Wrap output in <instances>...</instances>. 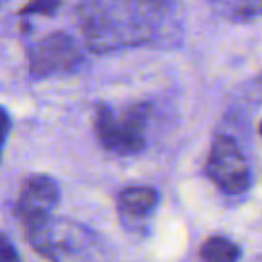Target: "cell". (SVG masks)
<instances>
[{
  "instance_id": "5b68a950",
  "label": "cell",
  "mask_w": 262,
  "mask_h": 262,
  "mask_svg": "<svg viewBox=\"0 0 262 262\" xmlns=\"http://www.w3.org/2000/svg\"><path fill=\"white\" fill-rule=\"evenodd\" d=\"M84 61V53L76 39L63 31H53L29 49V70L35 78L66 76L76 72Z\"/></svg>"
},
{
  "instance_id": "8992f818",
  "label": "cell",
  "mask_w": 262,
  "mask_h": 262,
  "mask_svg": "<svg viewBox=\"0 0 262 262\" xmlns=\"http://www.w3.org/2000/svg\"><path fill=\"white\" fill-rule=\"evenodd\" d=\"M59 196L61 190L55 178L47 174H33L20 186L16 201V215L20 217L23 223L49 217L51 211L57 207Z\"/></svg>"
},
{
  "instance_id": "30bf717a",
  "label": "cell",
  "mask_w": 262,
  "mask_h": 262,
  "mask_svg": "<svg viewBox=\"0 0 262 262\" xmlns=\"http://www.w3.org/2000/svg\"><path fill=\"white\" fill-rule=\"evenodd\" d=\"M0 262H20V256L12 242L0 231Z\"/></svg>"
},
{
  "instance_id": "7c38bea8",
  "label": "cell",
  "mask_w": 262,
  "mask_h": 262,
  "mask_svg": "<svg viewBox=\"0 0 262 262\" xmlns=\"http://www.w3.org/2000/svg\"><path fill=\"white\" fill-rule=\"evenodd\" d=\"M59 8V2H35V4H29L23 12H53Z\"/></svg>"
},
{
  "instance_id": "277c9868",
  "label": "cell",
  "mask_w": 262,
  "mask_h": 262,
  "mask_svg": "<svg viewBox=\"0 0 262 262\" xmlns=\"http://www.w3.org/2000/svg\"><path fill=\"white\" fill-rule=\"evenodd\" d=\"M205 170L211 182L225 194H244L252 186V166L231 135L217 133L213 137Z\"/></svg>"
},
{
  "instance_id": "6da1fadb",
  "label": "cell",
  "mask_w": 262,
  "mask_h": 262,
  "mask_svg": "<svg viewBox=\"0 0 262 262\" xmlns=\"http://www.w3.org/2000/svg\"><path fill=\"white\" fill-rule=\"evenodd\" d=\"M172 4L164 2H104L78 6L84 43L94 53H111L154 41L168 20Z\"/></svg>"
},
{
  "instance_id": "ba28073f",
  "label": "cell",
  "mask_w": 262,
  "mask_h": 262,
  "mask_svg": "<svg viewBox=\"0 0 262 262\" xmlns=\"http://www.w3.org/2000/svg\"><path fill=\"white\" fill-rule=\"evenodd\" d=\"M242 256L239 246L223 235L207 237L199 248L201 262H237Z\"/></svg>"
},
{
  "instance_id": "52a82bcc",
  "label": "cell",
  "mask_w": 262,
  "mask_h": 262,
  "mask_svg": "<svg viewBox=\"0 0 262 262\" xmlns=\"http://www.w3.org/2000/svg\"><path fill=\"white\" fill-rule=\"evenodd\" d=\"M160 194L151 186H127L117 196L119 219L127 231L145 233L151 215L156 213Z\"/></svg>"
},
{
  "instance_id": "3957f363",
  "label": "cell",
  "mask_w": 262,
  "mask_h": 262,
  "mask_svg": "<svg viewBox=\"0 0 262 262\" xmlns=\"http://www.w3.org/2000/svg\"><path fill=\"white\" fill-rule=\"evenodd\" d=\"M149 104L137 102L125 108L98 104L94 113V133L100 145L115 156H135L147 143Z\"/></svg>"
},
{
  "instance_id": "4fadbf2b",
  "label": "cell",
  "mask_w": 262,
  "mask_h": 262,
  "mask_svg": "<svg viewBox=\"0 0 262 262\" xmlns=\"http://www.w3.org/2000/svg\"><path fill=\"white\" fill-rule=\"evenodd\" d=\"M256 86H258V90H260V94H262V76L256 80Z\"/></svg>"
},
{
  "instance_id": "5bb4252c",
  "label": "cell",
  "mask_w": 262,
  "mask_h": 262,
  "mask_svg": "<svg viewBox=\"0 0 262 262\" xmlns=\"http://www.w3.org/2000/svg\"><path fill=\"white\" fill-rule=\"evenodd\" d=\"M258 133H260V137H262V121H260V125H258Z\"/></svg>"
},
{
  "instance_id": "8fae6325",
  "label": "cell",
  "mask_w": 262,
  "mask_h": 262,
  "mask_svg": "<svg viewBox=\"0 0 262 262\" xmlns=\"http://www.w3.org/2000/svg\"><path fill=\"white\" fill-rule=\"evenodd\" d=\"M8 131H10V117H8V111L4 106H0V158H2V149L6 143Z\"/></svg>"
},
{
  "instance_id": "9c48e42d",
  "label": "cell",
  "mask_w": 262,
  "mask_h": 262,
  "mask_svg": "<svg viewBox=\"0 0 262 262\" xmlns=\"http://www.w3.org/2000/svg\"><path fill=\"white\" fill-rule=\"evenodd\" d=\"M260 16H262V0H248V2L231 4V8H227V18L235 23H250Z\"/></svg>"
},
{
  "instance_id": "7a4b0ae2",
  "label": "cell",
  "mask_w": 262,
  "mask_h": 262,
  "mask_svg": "<svg viewBox=\"0 0 262 262\" xmlns=\"http://www.w3.org/2000/svg\"><path fill=\"white\" fill-rule=\"evenodd\" d=\"M31 248L49 262H98L102 256L100 237L84 223L68 217H43L25 223Z\"/></svg>"
}]
</instances>
